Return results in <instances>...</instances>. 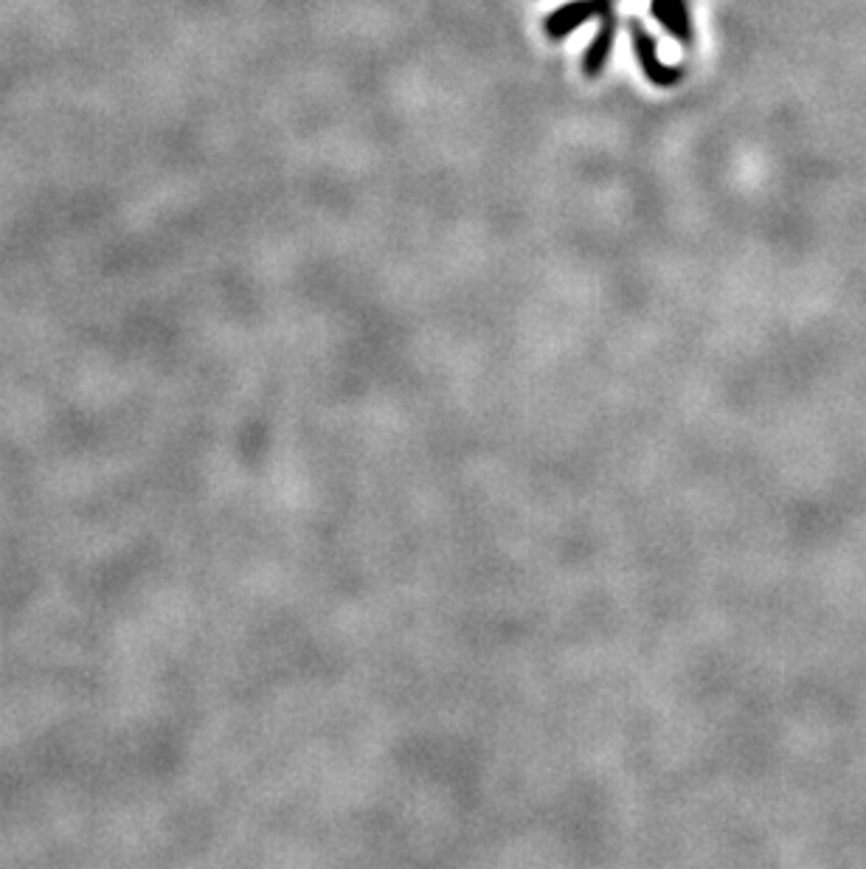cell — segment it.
I'll list each match as a JSON object with an SVG mask.
<instances>
[{
  "label": "cell",
  "mask_w": 866,
  "mask_h": 869,
  "mask_svg": "<svg viewBox=\"0 0 866 869\" xmlns=\"http://www.w3.org/2000/svg\"><path fill=\"white\" fill-rule=\"evenodd\" d=\"M630 37H633V48H636V57H639V62H642L647 79H650L653 85H664V88L675 85L681 74H678L675 68L661 65V60L656 57V45H653V40H650V34H647L636 20L630 23Z\"/></svg>",
  "instance_id": "6da1fadb"
},
{
  "label": "cell",
  "mask_w": 866,
  "mask_h": 869,
  "mask_svg": "<svg viewBox=\"0 0 866 869\" xmlns=\"http://www.w3.org/2000/svg\"><path fill=\"white\" fill-rule=\"evenodd\" d=\"M597 15H608V0H574V3H566L563 9H557L549 23H546V31L552 37H563L571 29L583 26L585 20Z\"/></svg>",
  "instance_id": "7a4b0ae2"
},
{
  "label": "cell",
  "mask_w": 866,
  "mask_h": 869,
  "mask_svg": "<svg viewBox=\"0 0 866 869\" xmlns=\"http://www.w3.org/2000/svg\"><path fill=\"white\" fill-rule=\"evenodd\" d=\"M611 45H613V20H611V15H605L602 29H599V34L594 37L591 48L585 51V74L594 76L602 71V65H605V60H608V51H611Z\"/></svg>",
  "instance_id": "3957f363"
},
{
  "label": "cell",
  "mask_w": 866,
  "mask_h": 869,
  "mask_svg": "<svg viewBox=\"0 0 866 869\" xmlns=\"http://www.w3.org/2000/svg\"><path fill=\"white\" fill-rule=\"evenodd\" d=\"M653 12H656L658 20H664L667 29L675 31L681 40H689L687 17H684V9H681V0H653Z\"/></svg>",
  "instance_id": "277c9868"
}]
</instances>
